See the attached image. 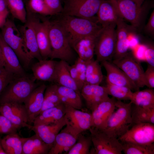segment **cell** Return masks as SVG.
I'll list each match as a JSON object with an SVG mask.
<instances>
[{
  "mask_svg": "<svg viewBox=\"0 0 154 154\" xmlns=\"http://www.w3.org/2000/svg\"><path fill=\"white\" fill-rule=\"evenodd\" d=\"M56 21L66 33L70 44L83 37L98 34L102 28L95 20L62 14Z\"/></svg>",
  "mask_w": 154,
  "mask_h": 154,
  "instance_id": "1",
  "label": "cell"
},
{
  "mask_svg": "<svg viewBox=\"0 0 154 154\" xmlns=\"http://www.w3.org/2000/svg\"><path fill=\"white\" fill-rule=\"evenodd\" d=\"M49 34L51 49L50 59H58L68 63L73 61L74 50L66 33L56 21H50Z\"/></svg>",
  "mask_w": 154,
  "mask_h": 154,
  "instance_id": "2",
  "label": "cell"
},
{
  "mask_svg": "<svg viewBox=\"0 0 154 154\" xmlns=\"http://www.w3.org/2000/svg\"><path fill=\"white\" fill-rule=\"evenodd\" d=\"M132 103L116 100V109L109 118L103 130L108 135L118 138L125 134L131 125V111Z\"/></svg>",
  "mask_w": 154,
  "mask_h": 154,
  "instance_id": "3",
  "label": "cell"
},
{
  "mask_svg": "<svg viewBox=\"0 0 154 154\" xmlns=\"http://www.w3.org/2000/svg\"><path fill=\"white\" fill-rule=\"evenodd\" d=\"M38 86L26 75L17 76L9 84L0 95V104L6 103L23 104Z\"/></svg>",
  "mask_w": 154,
  "mask_h": 154,
  "instance_id": "4",
  "label": "cell"
},
{
  "mask_svg": "<svg viewBox=\"0 0 154 154\" xmlns=\"http://www.w3.org/2000/svg\"><path fill=\"white\" fill-rule=\"evenodd\" d=\"M1 28L4 40L15 53L23 66L28 68L33 59L26 47L19 29L13 21L7 19Z\"/></svg>",
  "mask_w": 154,
  "mask_h": 154,
  "instance_id": "5",
  "label": "cell"
},
{
  "mask_svg": "<svg viewBox=\"0 0 154 154\" xmlns=\"http://www.w3.org/2000/svg\"><path fill=\"white\" fill-rule=\"evenodd\" d=\"M114 25L102 27L97 37L94 54L96 60L99 62L111 60L114 54L116 43V34Z\"/></svg>",
  "mask_w": 154,
  "mask_h": 154,
  "instance_id": "6",
  "label": "cell"
},
{
  "mask_svg": "<svg viewBox=\"0 0 154 154\" xmlns=\"http://www.w3.org/2000/svg\"><path fill=\"white\" fill-rule=\"evenodd\" d=\"M103 0H63L62 13L70 16L92 19L97 22V14Z\"/></svg>",
  "mask_w": 154,
  "mask_h": 154,
  "instance_id": "7",
  "label": "cell"
},
{
  "mask_svg": "<svg viewBox=\"0 0 154 154\" xmlns=\"http://www.w3.org/2000/svg\"><path fill=\"white\" fill-rule=\"evenodd\" d=\"M89 130L96 154H121L122 144L118 138L111 136L103 130L93 127Z\"/></svg>",
  "mask_w": 154,
  "mask_h": 154,
  "instance_id": "8",
  "label": "cell"
},
{
  "mask_svg": "<svg viewBox=\"0 0 154 154\" xmlns=\"http://www.w3.org/2000/svg\"><path fill=\"white\" fill-rule=\"evenodd\" d=\"M121 17L136 28H139L143 21L149 3L145 2L141 6L130 0H113Z\"/></svg>",
  "mask_w": 154,
  "mask_h": 154,
  "instance_id": "9",
  "label": "cell"
},
{
  "mask_svg": "<svg viewBox=\"0 0 154 154\" xmlns=\"http://www.w3.org/2000/svg\"><path fill=\"white\" fill-rule=\"evenodd\" d=\"M112 62L121 69L128 78L139 89L144 87V71L139 62L132 54L128 52Z\"/></svg>",
  "mask_w": 154,
  "mask_h": 154,
  "instance_id": "10",
  "label": "cell"
},
{
  "mask_svg": "<svg viewBox=\"0 0 154 154\" xmlns=\"http://www.w3.org/2000/svg\"><path fill=\"white\" fill-rule=\"evenodd\" d=\"M64 105V117L66 123L65 126L71 131L78 135L92 127L91 113Z\"/></svg>",
  "mask_w": 154,
  "mask_h": 154,
  "instance_id": "11",
  "label": "cell"
},
{
  "mask_svg": "<svg viewBox=\"0 0 154 154\" xmlns=\"http://www.w3.org/2000/svg\"><path fill=\"white\" fill-rule=\"evenodd\" d=\"M154 124H135L123 135L118 138L121 142H128L147 145L154 142Z\"/></svg>",
  "mask_w": 154,
  "mask_h": 154,
  "instance_id": "12",
  "label": "cell"
},
{
  "mask_svg": "<svg viewBox=\"0 0 154 154\" xmlns=\"http://www.w3.org/2000/svg\"><path fill=\"white\" fill-rule=\"evenodd\" d=\"M34 13L28 10L26 21L19 29L30 56L32 59L35 58L39 61L42 58L39 49L36 38L35 25L37 18Z\"/></svg>",
  "mask_w": 154,
  "mask_h": 154,
  "instance_id": "13",
  "label": "cell"
},
{
  "mask_svg": "<svg viewBox=\"0 0 154 154\" xmlns=\"http://www.w3.org/2000/svg\"><path fill=\"white\" fill-rule=\"evenodd\" d=\"M0 113L9 120L17 129L26 127L31 129L27 114L23 104L6 103L0 104Z\"/></svg>",
  "mask_w": 154,
  "mask_h": 154,
  "instance_id": "14",
  "label": "cell"
},
{
  "mask_svg": "<svg viewBox=\"0 0 154 154\" xmlns=\"http://www.w3.org/2000/svg\"><path fill=\"white\" fill-rule=\"evenodd\" d=\"M116 26V40L114 60L120 58L128 52L129 37L130 35L135 33L137 30L131 25L127 24L122 18L118 21Z\"/></svg>",
  "mask_w": 154,
  "mask_h": 154,
  "instance_id": "15",
  "label": "cell"
},
{
  "mask_svg": "<svg viewBox=\"0 0 154 154\" xmlns=\"http://www.w3.org/2000/svg\"><path fill=\"white\" fill-rule=\"evenodd\" d=\"M116 101L114 98L109 97L100 103L91 112L92 127L104 129L109 118L116 108Z\"/></svg>",
  "mask_w": 154,
  "mask_h": 154,
  "instance_id": "16",
  "label": "cell"
},
{
  "mask_svg": "<svg viewBox=\"0 0 154 154\" xmlns=\"http://www.w3.org/2000/svg\"><path fill=\"white\" fill-rule=\"evenodd\" d=\"M46 86L44 84L38 86L32 92L23 103L26 110L29 124L32 125L36 117L39 114L44 100Z\"/></svg>",
  "mask_w": 154,
  "mask_h": 154,
  "instance_id": "17",
  "label": "cell"
},
{
  "mask_svg": "<svg viewBox=\"0 0 154 154\" xmlns=\"http://www.w3.org/2000/svg\"><path fill=\"white\" fill-rule=\"evenodd\" d=\"M101 62L106 72L107 84L127 87L132 90H139L119 68L109 61Z\"/></svg>",
  "mask_w": 154,
  "mask_h": 154,
  "instance_id": "18",
  "label": "cell"
},
{
  "mask_svg": "<svg viewBox=\"0 0 154 154\" xmlns=\"http://www.w3.org/2000/svg\"><path fill=\"white\" fill-rule=\"evenodd\" d=\"M87 108L91 112L101 102L109 97L104 86L100 85L85 84L81 91Z\"/></svg>",
  "mask_w": 154,
  "mask_h": 154,
  "instance_id": "19",
  "label": "cell"
},
{
  "mask_svg": "<svg viewBox=\"0 0 154 154\" xmlns=\"http://www.w3.org/2000/svg\"><path fill=\"white\" fill-rule=\"evenodd\" d=\"M97 22L102 27L114 25L122 18L113 0H103L97 13Z\"/></svg>",
  "mask_w": 154,
  "mask_h": 154,
  "instance_id": "20",
  "label": "cell"
},
{
  "mask_svg": "<svg viewBox=\"0 0 154 154\" xmlns=\"http://www.w3.org/2000/svg\"><path fill=\"white\" fill-rule=\"evenodd\" d=\"M50 21L44 19L40 22L37 19L35 28L37 43L42 59L50 58L51 52L49 30Z\"/></svg>",
  "mask_w": 154,
  "mask_h": 154,
  "instance_id": "21",
  "label": "cell"
},
{
  "mask_svg": "<svg viewBox=\"0 0 154 154\" xmlns=\"http://www.w3.org/2000/svg\"><path fill=\"white\" fill-rule=\"evenodd\" d=\"M79 135H76L66 127L56 136L48 154L67 153L76 143Z\"/></svg>",
  "mask_w": 154,
  "mask_h": 154,
  "instance_id": "22",
  "label": "cell"
},
{
  "mask_svg": "<svg viewBox=\"0 0 154 154\" xmlns=\"http://www.w3.org/2000/svg\"><path fill=\"white\" fill-rule=\"evenodd\" d=\"M0 45L5 63V68L16 76H21L26 75L17 55L4 40L0 32Z\"/></svg>",
  "mask_w": 154,
  "mask_h": 154,
  "instance_id": "23",
  "label": "cell"
},
{
  "mask_svg": "<svg viewBox=\"0 0 154 154\" xmlns=\"http://www.w3.org/2000/svg\"><path fill=\"white\" fill-rule=\"evenodd\" d=\"M66 125L64 117L56 122L47 124L32 125L31 129L44 142L52 146L56 136Z\"/></svg>",
  "mask_w": 154,
  "mask_h": 154,
  "instance_id": "24",
  "label": "cell"
},
{
  "mask_svg": "<svg viewBox=\"0 0 154 154\" xmlns=\"http://www.w3.org/2000/svg\"><path fill=\"white\" fill-rule=\"evenodd\" d=\"M99 33L83 37L70 43L78 57L86 61L94 58L96 39Z\"/></svg>",
  "mask_w": 154,
  "mask_h": 154,
  "instance_id": "25",
  "label": "cell"
},
{
  "mask_svg": "<svg viewBox=\"0 0 154 154\" xmlns=\"http://www.w3.org/2000/svg\"><path fill=\"white\" fill-rule=\"evenodd\" d=\"M57 62L51 59H42L33 64L31 69L35 79L54 82Z\"/></svg>",
  "mask_w": 154,
  "mask_h": 154,
  "instance_id": "26",
  "label": "cell"
},
{
  "mask_svg": "<svg viewBox=\"0 0 154 154\" xmlns=\"http://www.w3.org/2000/svg\"><path fill=\"white\" fill-rule=\"evenodd\" d=\"M65 110V105L63 104L45 110L36 117L33 122V125L47 124L58 122L64 117Z\"/></svg>",
  "mask_w": 154,
  "mask_h": 154,
  "instance_id": "27",
  "label": "cell"
},
{
  "mask_svg": "<svg viewBox=\"0 0 154 154\" xmlns=\"http://www.w3.org/2000/svg\"><path fill=\"white\" fill-rule=\"evenodd\" d=\"M22 138V154H48L52 147L35 134L30 137Z\"/></svg>",
  "mask_w": 154,
  "mask_h": 154,
  "instance_id": "28",
  "label": "cell"
},
{
  "mask_svg": "<svg viewBox=\"0 0 154 154\" xmlns=\"http://www.w3.org/2000/svg\"><path fill=\"white\" fill-rule=\"evenodd\" d=\"M68 63L63 60L57 62L54 82L58 85L72 88L81 94L71 76L68 69Z\"/></svg>",
  "mask_w": 154,
  "mask_h": 154,
  "instance_id": "29",
  "label": "cell"
},
{
  "mask_svg": "<svg viewBox=\"0 0 154 154\" xmlns=\"http://www.w3.org/2000/svg\"><path fill=\"white\" fill-rule=\"evenodd\" d=\"M56 90L62 103L78 110L82 109L83 104L80 94L72 88L57 84Z\"/></svg>",
  "mask_w": 154,
  "mask_h": 154,
  "instance_id": "30",
  "label": "cell"
},
{
  "mask_svg": "<svg viewBox=\"0 0 154 154\" xmlns=\"http://www.w3.org/2000/svg\"><path fill=\"white\" fill-rule=\"evenodd\" d=\"M0 142L6 154H22V138L16 133L7 134Z\"/></svg>",
  "mask_w": 154,
  "mask_h": 154,
  "instance_id": "31",
  "label": "cell"
},
{
  "mask_svg": "<svg viewBox=\"0 0 154 154\" xmlns=\"http://www.w3.org/2000/svg\"><path fill=\"white\" fill-rule=\"evenodd\" d=\"M131 108V125L141 123L154 124V108H148L134 105Z\"/></svg>",
  "mask_w": 154,
  "mask_h": 154,
  "instance_id": "32",
  "label": "cell"
},
{
  "mask_svg": "<svg viewBox=\"0 0 154 154\" xmlns=\"http://www.w3.org/2000/svg\"><path fill=\"white\" fill-rule=\"evenodd\" d=\"M130 101L133 104L137 106L145 108H154V90L149 88L135 91L133 92Z\"/></svg>",
  "mask_w": 154,
  "mask_h": 154,
  "instance_id": "33",
  "label": "cell"
},
{
  "mask_svg": "<svg viewBox=\"0 0 154 154\" xmlns=\"http://www.w3.org/2000/svg\"><path fill=\"white\" fill-rule=\"evenodd\" d=\"M103 75L99 62L93 58L86 61L85 84L100 85Z\"/></svg>",
  "mask_w": 154,
  "mask_h": 154,
  "instance_id": "34",
  "label": "cell"
},
{
  "mask_svg": "<svg viewBox=\"0 0 154 154\" xmlns=\"http://www.w3.org/2000/svg\"><path fill=\"white\" fill-rule=\"evenodd\" d=\"M56 88V84L46 86L44 92L42 106L40 113L62 104L57 93Z\"/></svg>",
  "mask_w": 154,
  "mask_h": 154,
  "instance_id": "35",
  "label": "cell"
},
{
  "mask_svg": "<svg viewBox=\"0 0 154 154\" xmlns=\"http://www.w3.org/2000/svg\"><path fill=\"white\" fill-rule=\"evenodd\" d=\"M121 143L122 145V152L125 154H154V143L143 145L128 142Z\"/></svg>",
  "mask_w": 154,
  "mask_h": 154,
  "instance_id": "36",
  "label": "cell"
},
{
  "mask_svg": "<svg viewBox=\"0 0 154 154\" xmlns=\"http://www.w3.org/2000/svg\"><path fill=\"white\" fill-rule=\"evenodd\" d=\"M106 91L109 95L117 100H130L133 92L128 87L107 84L104 86Z\"/></svg>",
  "mask_w": 154,
  "mask_h": 154,
  "instance_id": "37",
  "label": "cell"
},
{
  "mask_svg": "<svg viewBox=\"0 0 154 154\" xmlns=\"http://www.w3.org/2000/svg\"><path fill=\"white\" fill-rule=\"evenodd\" d=\"M9 11L13 17L25 23L27 21V12L23 0H5Z\"/></svg>",
  "mask_w": 154,
  "mask_h": 154,
  "instance_id": "38",
  "label": "cell"
},
{
  "mask_svg": "<svg viewBox=\"0 0 154 154\" xmlns=\"http://www.w3.org/2000/svg\"><path fill=\"white\" fill-rule=\"evenodd\" d=\"M92 143L90 136H86L80 133L77 141L67 154H91L90 149Z\"/></svg>",
  "mask_w": 154,
  "mask_h": 154,
  "instance_id": "39",
  "label": "cell"
},
{
  "mask_svg": "<svg viewBox=\"0 0 154 154\" xmlns=\"http://www.w3.org/2000/svg\"><path fill=\"white\" fill-rule=\"evenodd\" d=\"M28 9L31 12L44 15H54L49 9L43 0H29Z\"/></svg>",
  "mask_w": 154,
  "mask_h": 154,
  "instance_id": "40",
  "label": "cell"
},
{
  "mask_svg": "<svg viewBox=\"0 0 154 154\" xmlns=\"http://www.w3.org/2000/svg\"><path fill=\"white\" fill-rule=\"evenodd\" d=\"M16 76L5 66H0V95L6 86Z\"/></svg>",
  "mask_w": 154,
  "mask_h": 154,
  "instance_id": "41",
  "label": "cell"
},
{
  "mask_svg": "<svg viewBox=\"0 0 154 154\" xmlns=\"http://www.w3.org/2000/svg\"><path fill=\"white\" fill-rule=\"evenodd\" d=\"M18 129L7 118L0 115V133L7 134L16 133Z\"/></svg>",
  "mask_w": 154,
  "mask_h": 154,
  "instance_id": "42",
  "label": "cell"
},
{
  "mask_svg": "<svg viewBox=\"0 0 154 154\" xmlns=\"http://www.w3.org/2000/svg\"><path fill=\"white\" fill-rule=\"evenodd\" d=\"M78 72L80 80L83 86L86 83V61L78 57L74 64Z\"/></svg>",
  "mask_w": 154,
  "mask_h": 154,
  "instance_id": "43",
  "label": "cell"
},
{
  "mask_svg": "<svg viewBox=\"0 0 154 154\" xmlns=\"http://www.w3.org/2000/svg\"><path fill=\"white\" fill-rule=\"evenodd\" d=\"M46 5L54 15L62 13L63 7L61 0H43Z\"/></svg>",
  "mask_w": 154,
  "mask_h": 154,
  "instance_id": "44",
  "label": "cell"
},
{
  "mask_svg": "<svg viewBox=\"0 0 154 154\" xmlns=\"http://www.w3.org/2000/svg\"><path fill=\"white\" fill-rule=\"evenodd\" d=\"M144 80L145 86L149 88H154V66L148 65L144 73Z\"/></svg>",
  "mask_w": 154,
  "mask_h": 154,
  "instance_id": "45",
  "label": "cell"
},
{
  "mask_svg": "<svg viewBox=\"0 0 154 154\" xmlns=\"http://www.w3.org/2000/svg\"><path fill=\"white\" fill-rule=\"evenodd\" d=\"M68 69L72 78L80 92L83 86L80 80L79 76L74 64L71 65L68 64Z\"/></svg>",
  "mask_w": 154,
  "mask_h": 154,
  "instance_id": "46",
  "label": "cell"
},
{
  "mask_svg": "<svg viewBox=\"0 0 154 154\" xmlns=\"http://www.w3.org/2000/svg\"><path fill=\"white\" fill-rule=\"evenodd\" d=\"M145 32L153 37L154 36V10L151 13L149 20L144 28Z\"/></svg>",
  "mask_w": 154,
  "mask_h": 154,
  "instance_id": "47",
  "label": "cell"
},
{
  "mask_svg": "<svg viewBox=\"0 0 154 154\" xmlns=\"http://www.w3.org/2000/svg\"><path fill=\"white\" fill-rule=\"evenodd\" d=\"M145 61L148 65L154 66V48L153 46H149L144 53Z\"/></svg>",
  "mask_w": 154,
  "mask_h": 154,
  "instance_id": "48",
  "label": "cell"
},
{
  "mask_svg": "<svg viewBox=\"0 0 154 154\" xmlns=\"http://www.w3.org/2000/svg\"><path fill=\"white\" fill-rule=\"evenodd\" d=\"M9 12L5 0H0V14Z\"/></svg>",
  "mask_w": 154,
  "mask_h": 154,
  "instance_id": "49",
  "label": "cell"
},
{
  "mask_svg": "<svg viewBox=\"0 0 154 154\" xmlns=\"http://www.w3.org/2000/svg\"><path fill=\"white\" fill-rule=\"evenodd\" d=\"M9 13L0 14V28L5 24L7 19Z\"/></svg>",
  "mask_w": 154,
  "mask_h": 154,
  "instance_id": "50",
  "label": "cell"
},
{
  "mask_svg": "<svg viewBox=\"0 0 154 154\" xmlns=\"http://www.w3.org/2000/svg\"><path fill=\"white\" fill-rule=\"evenodd\" d=\"M0 66L5 67V63L3 58L1 48L0 45Z\"/></svg>",
  "mask_w": 154,
  "mask_h": 154,
  "instance_id": "51",
  "label": "cell"
},
{
  "mask_svg": "<svg viewBox=\"0 0 154 154\" xmlns=\"http://www.w3.org/2000/svg\"><path fill=\"white\" fill-rule=\"evenodd\" d=\"M136 3L138 5L141 6L143 4L145 0H130Z\"/></svg>",
  "mask_w": 154,
  "mask_h": 154,
  "instance_id": "52",
  "label": "cell"
},
{
  "mask_svg": "<svg viewBox=\"0 0 154 154\" xmlns=\"http://www.w3.org/2000/svg\"><path fill=\"white\" fill-rule=\"evenodd\" d=\"M0 154H6L0 143Z\"/></svg>",
  "mask_w": 154,
  "mask_h": 154,
  "instance_id": "53",
  "label": "cell"
}]
</instances>
